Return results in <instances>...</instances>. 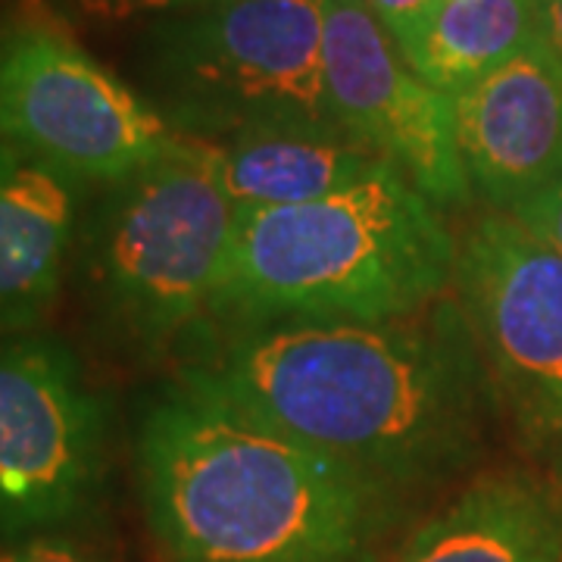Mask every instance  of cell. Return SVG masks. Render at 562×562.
Returning <instances> with one entry per match:
<instances>
[{"label":"cell","instance_id":"cell-1","mask_svg":"<svg viewBox=\"0 0 562 562\" xmlns=\"http://www.w3.org/2000/svg\"><path fill=\"white\" fill-rule=\"evenodd\" d=\"M172 372L406 501L472 469L497 422L453 291L382 322H206Z\"/></svg>","mask_w":562,"mask_h":562},{"label":"cell","instance_id":"cell-2","mask_svg":"<svg viewBox=\"0 0 562 562\" xmlns=\"http://www.w3.org/2000/svg\"><path fill=\"white\" fill-rule=\"evenodd\" d=\"M140 513L166 562H387L409 501L179 375L135 416Z\"/></svg>","mask_w":562,"mask_h":562},{"label":"cell","instance_id":"cell-3","mask_svg":"<svg viewBox=\"0 0 562 562\" xmlns=\"http://www.w3.org/2000/svg\"><path fill=\"white\" fill-rule=\"evenodd\" d=\"M457 232L397 169L331 198L238 210L210 322H382L453 291Z\"/></svg>","mask_w":562,"mask_h":562},{"label":"cell","instance_id":"cell-4","mask_svg":"<svg viewBox=\"0 0 562 562\" xmlns=\"http://www.w3.org/2000/svg\"><path fill=\"white\" fill-rule=\"evenodd\" d=\"M235 216L210 144L179 135L88 194L69 291L106 357L135 369L179 362L210 322Z\"/></svg>","mask_w":562,"mask_h":562},{"label":"cell","instance_id":"cell-5","mask_svg":"<svg viewBox=\"0 0 562 562\" xmlns=\"http://www.w3.org/2000/svg\"><path fill=\"white\" fill-rule=\"evenodd\" d=\"M322 32L325 0L176 10L140 22L132 85L172 135L201 144L250 132H347L325 94Z\"/></svg>","mask_w":562,"mask_h":562},{"label":"cell","instance_id":"cell-6","mask_svg":"<svg viewBox=\"0 0 562 562\" xmlns=\"http://www.w3.org/2000/svg\"><path fill=\"white\" fill-rule=\"evenodd\" d=\"M0 140L103 188L157 160L176 135L47 0H10L0 10Z\"/></svg>","mask_w":562,"mask_h":562},{"label":"cell","instance_id":"cell-7","mask_svg":"<svg viewBox=\"0 0 562 562\" xmlns=\"http://www.w3.org/2000/svg\"><path fill=\"white\" fill-rule=\"evenodd\" d=\"M113 469V406L50 328L0 338V541L79 535Z\"/></svg>","mask_w":562,"mask_h":562},{"label":"cell","instance_id":"cell-8","mask_svg":"<svg viewBox=\"0 0 562 562\" xmlns=\"http://www.w3.org/2000/svg\"><path fill=\"white\" fill-rule=\"evenodd\" d=\"M453 297L482 357L497 422L562 482V254L509 213L457 232Z\"/></svg>","mask_w":562,"mask_h":562},{"label":"cell","instance_id":"cell-9","mask_svg":"<svg viewBox=\"0 0 562 562\" xmlns=\"http://www.w3.org/2000/svg\"><path fill=\"white\" fill-rule=\"evenodd\" d=\"M325 94L335 120L397 166L443 213L475 198L462 172L453 98L422 79L366 0H325Z\"/></svg>","mask_w":562,"mask_h":562},{"label":"cell","instance_id":"cell-10","mask_svg":"<svg viewBox=\"0 0 562 562\" xmlns=\"http://www.w3.org/2000/svg\"><path fill=\"white\" fill-rule=\"evenodd\" d=\"M457 150L472 198L513 213L562 176V66L535 44L453 94Z\"/></svg>","mask_w":562,"mask_h":562},{"label":"cell","instance_id":"cell-11","mask_svg":"<svg viewBox=\"0 0 562 562\" xmlns=\"http://www.w3.org/2000/svg\"><path fill=\"white\" fill-rule=\"evenodd\" d=\"M91 191L0 140V338L44 328L60 306Z\"/></svg>","mask_w":562,"mask_h":562},{"label":"cell","instance_id":"cell-12","mask_svg":"<svg viewBox=\"0 0 562 562\" xmlns=\"http://www.w3.org/2000/svg\"><path fill=\"white\" fill-rule=\"evenodd\" d=\"M387 562H562V482L538 469L475 475Z\"/></svg>","mask_w":562,"mask_h":562},{"label":"cell","instance_id":"cell-13","mask_svg":"<svg viewBox=\"0 0 562 562\" xmlns=\"http://www.w3.org/2000/svg\"><path fill=\"white\" fill-rule=\"evenodd\" d=\"M210 150L235 210L322 201L397 169L382 150L347 132H250L210 144Z\"/></svg>","mask_w":562,"mask_h":562},{"label":"cell","instance_id":"cell-14","mask_svg":"<svg viewBox=\"0 0 562 562\" xmlns=\"http://www.w3.org/2000/svg\"><path fill=\"white\" fill-rule=\"evenodd\" d=\"M541 41L543 0H441L406 63L453 98Z\"/></svg>","mask_w":562,"mask_h":562},{"label":"cell","instance_id":"cell-15","mask_svg":"<svg viewBox=\"0 0 562 562\" xmlns=\"http://www.w3.org/2000/svg\"><path fill=\"white\" fill-rule=\"evenodd\" d=\"M372 16L382 22V29L401 47L403 57L413 54L419 44L425 25L438 13L441 0H366Z\"/></svg>","mask_w":562,"mask_h":562},{"label":"cell","instance_id":"cell-16","mask_svg":"<svg viewBox=\"0 0 562 562\" xmlns=\"http://www.w3.org/2000/svg\"><path fill=\"white\" fill-rule=\"evenodd\" d=\"M0 562H106L79 541V535H41L25 541H0Z\"/></svg>","mask_w":562,"mask_h":562},{"label":"cell","instance_id":"cell-17","mask_svg":"<svg viewBox=\"0 0 562 562\" xmlns=\"http://www.w3.org/2000/svg\"><path fill=\"white\" fill-rule=\"evenodd\" d=\"M72 10L98 22H147L188 7L220 3V0H69Z\"/></svg>","mask_w":562,"mask_h":562},{"label":"cell","instance_id":"cell-18","mask_svg":"<svg viewBox=\"0 0 562 562\" xmlns=\"http://www.w3.org/2000/svg\"><path fill=\"white\" fill-rule=\"evenodd\" d=\"M509 216L522 222L531 235H538L543 244H550L557 254H562V176H557L538 194H531L528 201L519 203Z\"/></svg>","mask_w":562,"mask_h":562},{"label":"cell","instance_id":"cell-19","mask_svg":"<svg viewBox=\"0 0 562 562\" xmlns=\"http://www.w3.org/2000/svg\"><path fill=\"white\" fill-rule=\"evenodd\" d=\"M543 44L562 66V0H543Z\"/></svg>","mask_w":562,"mask_h":562}]
</instances>
